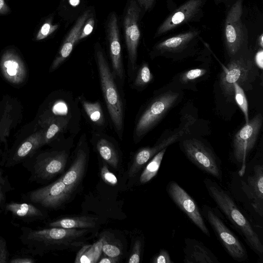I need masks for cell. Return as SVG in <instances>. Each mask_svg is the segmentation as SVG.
I'll return each instance as SVG.
<instances>
[{
  "label": "cell",
  "instance_id": "1",
  "mask_svg": "<svg viewBox=\"0 0 263 263\" xmlns=\"http://www.w3.org/2000/svg\"><path fill=\"white\" fill-rule=\"evenodd\" d=\"M206 191L218 210L242 236L251 250L263 261V244L255 227L242 212L230 192L215 180H203Z\"/></svg>",
  "mask_w": 263,
  "mask_h": 263
},
{
  "label": "cell",
  "instance_id": "2",
  "mask_svg": "<svg viewBox=\"0 0 263 263\" xmlns=\"http://www.w3.org/2000/svg\"><path fill=\"white\" fill-rule=\"evenodd\" d=\"M230 193L235 200L255 217H263V163L252 161L247 163L241 174L233 172Z\"/></svg>",
  "mask_w": 263,
  "mask_h": 263
},
{
  "label": "cell",
  "instance_id": "3",
  "mask_svg": "<svg viewBox=\"0 0 263 263\" xmlns=\"http://www.w3.org/2000/svg\"><path fill=\"white\" fill-rule=\"evenodd\" d=\"M21 241L34 254H42L50 251L79 247L88 234L87 229L51 227L34 230L22 228Z\"/></svg>",
  "mask_w": 263,
  "mask_h": 263
},
{
  "label": "cell",
  "instance_id": "4",
  "mask_svg": "<svg viewBox=\"0 0 263 263\" xmlns=\"http://www.w3.org/2000/svg\"><path fill=\"white\" fill-rule=\"evenodd\" d=\"M244 0H234L227 8L223 30L226 51L232 58L248 48L249 34L243 21Z\"/></svg>",
  "mask_w": 263,
  "mask_h": 263
},
{
  "label": "cell",
  "instance_id": "5",
  "mask_svg": "<svg viewBox=\"0 0 263 263\" xmlns=\"http://www.w3.org/2000/svg\"><path fill=\"white\" fill-rule=\"evenodd\" d=\"M96 60L101 86L111 120L116 130L121 133L123 127V108L122 100L103 52L96 51Z\"/></svg>",
  "mask_w": 263,
  "mask_h": 263
},
{
  "label": "cell",
  "instance_id": "6",
  "mask_svg": "<svg viewBox=\"0 0 263 263\" xmlns=\"http://www.w3.org/2000/svg\"><path fill=\"white\" fill-rule=\"evenodd\" d=\"M201 213L229 255L238 262L247 260L248 255L245 247L225 223L220 211L208 205H203Z\"/></svg>",
  "mask_w": 263,
  "mask_h": 263
},
{
  "label": "cell",
  "instance_id": "7",
  "mask_svg": "<svg viewBox=\"0 0 263 263\" xmlns=\"http://www.w3.org/2000/svg\"><path fill=\"white\" fill-rule=\"evenodd\" d=\"M181 148L187 159L199 170L222 180L221 162L211 147L197 139L189 138L183 141Z\"/></svg>",
  "mask_w": 263,
  "mask_h": 263
},
{
  "label": "cell",
  "instance_id": "8",
  "mask_svg": "<svg viewBox=\"0 0 263 263\" xmlns=\"http://www.w3.org/2000/svg\"><path fill=\"white\" fill-rule=\"evenodd\" d=\"M248 48L232 58L231 61L221 73L220 85L224 93L234 96L233 84L237 83L241 87L250 80L254 71V64L249 56Z\"/></svg>",
  "mask_w": 263,
  "mask_h": 263
},
{
  "label": "cell",
  "instance_id": "9",
  "mask_svg": "<svg viewBox=\"0 0 263 263\" xmlns=\"http://www.w3.org/2000/svg\"><path fill=\"white\" fill-rule=\"evenodd\" d=\"M262 122V116L259 114L246 123L234 137L232 160L237 165V173L243 172L249 153L254 147Z\"/></svg>",
  "mask_w": 263,
  "mask_h": 263
},
{
  "label": "cell",
  "instance_id": "10",
  "mask_svg": "<svg viewBox=\"0 0 263 263\" xmlns=\"http://www.w3.org/2000/svg\"><path fill=\"white\" fill-rule=\"evenodd\" d=\"M179 93L169 90L155 98L140 117L135 127L136 138L140 139L149 132L173 107Z\"/></svg>",
  "mask_w": 263,
  "mask_h": 263
},
{
  "label": "cell",
  "instance_id": "11",
  "mask_svg": "<svg viewBox=\"0 0 263 263\" xmlns=\"http://www.w3.org/2000/svg\"><path fill=\"white\" fill-rule=\"evenodd\" d=\"M206 0H187L171 13L157 29L155 37H159L175 28L191 22L200 21L203 15Z\"/></svg>",
  "mask_w": 263,
  "mask_h": 263
},
{
  "label": "cell",
  "instance_id": "12",
  "mask_svg": "<svg viewBox=\"0 0 263 263\" xmlns=\"http://www.w3.org/2000/svg\"><path fill=\"white\" fill-rule=\"evenodd\" d=\"M166 192L176 205L206 236L210 237L201 211L194 199L178 183L171 181L166 185Z\"/></svg>",
  "mask_w": 263,
  "mask_h": 263
},
{
  "label": "cell",
  "instance_id": "13",
  "mask_svg": "<svg viewBox=\"0 0 263 263\" xmlns=\"http://www.w3.org/2000/svg\"><path fill=\"white\" fill-rule=\"evenodd\" d=\"M67 154L64 151H52L39 154L31 166L33 180H48L62 173L66 166Z\"/></svg>",
  "mask_w": 263,
  "mask_h": 263
},
{
  "label": "cell",
  "instance_id": "14",
  "mask_svg": "<svg viewBox=\"0 0 263 263\" xmlns=\"http://www.w3.org/2000/svg\"><path fill=\"white\" fill-rule=\"evenodd\" d=\"M0 72L4 79L13 85L23 84L28 76L25 63L12 46L6 48L0 57Z\"/></svg>",
  "mask_w": 263,
  "mask_h": 263
},
{
  "label": "cell",
  "instance_id": "15",
  "mask_svg": "<svg viewBox=\"0 0 263 263\" xmlns=\"http://www.w3.org/2000/svg\"><path fill=\"white\" fill-rule=\"evenodd\" d=\"M200 33V31L197 29H191L181 32L157 43L154 48V51L160 55L181 53L197 45Z\"/></svg>",
  "mask_w": 263,
  "mask_h": 263
},
{
  "label": "cell",
  "instance_id": "16",
  "mask_svg": "<svg viewBox=\"0 0 263 263\" xmlns=\"http://www.w3.org/2000/svg\"><path fill=\"white\" fill-rule=\"evenodd\" d=\"M71 192L60 178L51 184L31 192L29 198L33 202L43 206L55 208L62 204Z\"/></svg>",
  "mask_w": 263,
  "mask_h": 263
},
{
  "label": "cell",
  "instance_id": "17",
  "mask_svg": "<svg viewBox=\"0 0 263 263\" xmlns=\"http://www.w3.org/2000/svg\"><path fill=\"white\" fill-rule=\"evenodd\" d=\"M140 9L135 0H131L124 18V29L128 58L134 67L137 60V47L140 38L138 25Z\"/></svg>",
  "mask_w": 263,
  "mask_h": 263
},
{
  "label": "cell",
  "instance_id": "18",
  "mask_svg": "<svg viewBox=\"0 0 263 263\" xmlns=\"http://www.w3.org/2000/svg\"><path fill=\"white\" fill-rule=\"evenodd\" d=\"M44 145V130L41 128L23 140L10 152L6 159V166H12L34 154Z\"/></svg>",
  "mask_w": 263,
  "mask_h": 263
},
{
  "label": "cell",
  "instance_id": "19",
  "mask_svg": "<svg viewBox=\"0 0 263 263\" xmlns=\"http://www.w3.org/2000/svg\"><path fill=\"white\" fill-rule=\"evenodd\" d=\"M183 129L176 131L161 139L152 147H145L139 150L134 157L128 172L129 176H135L157 153L181 139L184 133Z\"/></svg>",
  "mask_w": 263,
  "mask_h": 263
},
{
  "label": "cell",
  "instance_id": "20",
  "mask_svg": "<svg viewBox=\"0 0 263 263\" xmlns=\"http://www.w3.org/2000/svg\"><path fill=\"white\" fill-rule=\"evenodd\" d=\"M18 105L16 101L9 97H4L0 104V142L5 145V152H8L7 139L10 132L21 117Z\"/></svg>",
  "mask_w": 263,
  "mask_h": 263
},
{
  "label": "cell",
  "instance_id": "21",
  "mask_svg": "<svg viewBox=\"0 0 263 263\" xmlns=\"http://www.w3.org/2000/svg\"><path fill=\"white\" fill-rule=\"evenodd\" d=\"M107 33L112 66L116 75L122 79L123 76V69L121 47L117 18L114 13L111 14L108 21Z\"/></svg>",
  "mask_w": 263,
  "mask_h": 263
},
{
  "label": "cell",
  "instance_id": "22",
  "mask_svg": "<svg viewBox=\"0 0 263 263\" xmlns=\"http://www.w3.org/2000/svg\"><path fill=\"white\" fill-rule=\"evenodd\" d=\"M183 253L184 263H220L210 249L195 238L184 239Z\"/></svg>",
  "mask_w": 263,
  "mask_h": 263
},
{
  "label": "cell",
  "instance_id": "23",
  "mask_svg": "<svg viewBox=\"0 0 263 263\" xmlns=\"http://www.w3.org/2000/svg\"><path fill=\"white\" fill-rule=\"evenodd\" d=\"M89 10L84 12L77 20L64 41L61 48L50 67V72L55 70L69 57L73 46L78 41L81 30L87 21Z\"/></svg>",
  "mask_w": 263,
  "mask_h": 263
},
{
  "label": "cell",
  "instance_id": "24",
  "mask_svg": "<svg viewBox=\"0 0 263 263\" xmlns=\"http://www.w3.org/2000/svg\"><path fill=\"white\" fill-rule=\"evenodd\" d=\"M87 156L83 149H80L72 164L61 177L66 186L72 191L80 183L86 164Z\"/></svg>",
  "mask_w": 263,
  "mask_h": 263
},
{
  "label": "cell",
  "instance_id": "25",
  "mask_svg": "<svg viewBox=\"0 0 263 263\" xmlns=\"http://www.w3.org/2000/svg\"><path fill=\"white\" fill-rule=\"evenodd\" d=\"M68 119L61 116H49L43 118L39 124L44 130V145L50 143L67 126Z\"/></svg>",
  "mask_w": 263,
  "mask_h": 263
},
{
  "label": "cell",
  "instance_id": "26",
  "mask_svg": "<svg viewBox=\"0 0 263 263\" xmlns=\"http://www.w3.org/2000/svg\"><path fill=\"white\" fill-rule=\"evenodd\" d=\"M96 224L92 218L82 216L59 219L50 222L49 226L66 229H89L95 227Z\"/></svg>",
  "mask_w": 263,
  "mask_h": 263
},
{
  "label": "cell",
  "instance_id": "27",
  "mask_svg": "<svg viewBox=\"0 0 263 263\" xmlns=\"http://www.w3.org/2000/svg\"><path fill=\"white\" fill-rule=\"evenodd\" d=\"M6 209L14 215L21 218H36L43 216L42 212L31 204L11 202L6 206Z\"/></svg>",
  "mask_w": 263,
  "mask_h": 263
},
{
  "label": "cell",
  "instance_id": "28",
  "mask_svg": "<svg viewBox=\"0 0 263 263\" xmlns=\"http://www.w3.org/2000/svg\"><path fill=\"white\" fill-rule=\"evenodd\" d=\"M166 149L165 148L161 150L149 161L140 176L139 180L141 184L149 182L156 176Z\"/></svg>",
  "mask_w": 263,
  "mask_h": 263
},
{
  "label": "cell",
  "instance_id": "29",
  "mask_svg": "<svg viewBox=\"0 0 263 263\" xmlns=\"http://www.w3.org/2000/svg\"><path fill=\"white\" fill-rule=\"evenodd\" d=\"M97 150L101 157L110 166L117 168L119 157L112 144L107 140L101 138L97 143Z\"/></svg>",
  "mask_w": 263,
  "mask_h": 263
},
{
  "label": "cell",
  "instance_id": "30",
  "mask_svg": "<svg viewBox=\"0 0 263 263\" xmlns=\"http://www.w3.org/2000/svg\"><path fill=\"white\" fill-rule=\"evenodd\" d=\"M103 239L92 246H85L78 253L76 262H96L102 250Z\"/></svg>",
  "mask_w": 263,
  "mask_h": 263
},
{
  "label": "cell",
  "instance_id": "31",
  "mask_svg": "<svg viewBox=\"0 0 263 263\" xmlns=\"http://www.w3.org/2000/svg\"><path fill=\"white\" fill-rule=\"evenodd\" d=\"M83 108L90 120L98 125H101L104 121L101 106L99 102L93 103L86 100L82 102Z\"/></svg>",
  "mask_w": 263,
  "mask_h": 263
},
{
  "label": "cell",
  "instance_id": "32",
  "mask_svg": "<svg viewBox=\"0 0 263 263\" xmlns=\"http://www.w3.org/2000/svg\"><path fill=\"white\" fill-rule=\"evenodd\" d=\"M234 96L235 101L243 113L246 123H248V104L243 88L237 83L233 84Z\"/></svg>",
  "mask_w": 263,
  "mask_h": 263
},
{
  "label": "cell",
  "instance_id": "33",
  "mask_svg": "<svg viewBox=\"0 0 263 263\" xmlns=\"http://www.w3.org/2000/svg\"><path fill=\"white\" fill-rule=\"evenodd\" d=\"M58 24H53L51 18L46 20L34 34L33 40L35 41L43 40L53 33L58 28Z\"/></svg>",
  "mask_w": 263,
  "mask_h": 263
},
{
  "label": "cell",
  "instance_id": "34",
  "mask_svg": "<svg viewBox=\"0 0 263 263\" xmlns=\"http://www.w3.org/2000/svg\"><path fill=\"white\" fill-rule=\"evenodd\" d=\"M153 78L147 63L141 66L135 81V84L138 87H143L151 82Z\"/></svg>",
  "mask_w": 263,
  "mask_h": 263
},
{
  "label": "cell",
  "instance_id": "35",
  "mask_svg": "<svg viewBox=\"0 0 263 263\" xmlns=\"http://www.w3.org/2000/svg\"><path fill=\"white\" fill-rule=\"evenodd\" d=\"M206 72V70L202 68L191 69L185 72L181 75V80L183 82H187L203 76Z\"/></svg>",
  "mask_w": 263,
  "mask_h": 263
},
{
  "label": "cell",
  "instance_id": "36",
  "mask_svg": "<svg viewBox=\"0 0 263 263\" xmlns=\"http://www.w3.org/2000/svg\"><path fill=\"white\" fill-rule=\"evenodd\" d=\"M102 251L104 253L109 257H117L121 254V250L117 246L108 243L103 240Z\"/></svg>",
  "mask_w": 263,
  "mask_h": 263
},
{
  "label": "cell",
  "instance_id": "37",
  "mask_svg": "<svg viewBox=\"0 0 263 263\" xmlns=\"http://www.w3.org/2000/svg\"><path fill=\"white\" fill-rule=\"evenodd\" d=\"M101 175L103 180L107 184L115 185L118 183L116 176L110 172L105 164H103L101 170Z\"/></svg>",
  "mask_w": 263,
  "mask_h": 263
},
{
  "label": "cell",
  "instance_id": "38",
  "mask_svg": "<svg viewBox=\"0 0 263 263\" xmlns=\"http://www.w3.org/2000/svg\"><path fill=\"white\" fill-rule=\"evenodd\" d=\"M141 253V242L137 240L133 246L131 255L129 258L128 263H139L140 260Z\"/></svg>",
  "mask_w": 263,
  "mask_h": 263
},
{
  "label": "cell",
  "instance_id": "39",
  "mask_svg": "<svg viewBox=\"0 0 263 263\" xmlns=\"http://www.w3.org/2000/svg\"><path fill=\"white\" fill-rule=\"evenodd\" d=\"M153 263H174L171 260L170 255L165 249H161L153 258Z\"/></svg>",
  "mask_w": 263,
  "mask_h": 263
},
{
  "label": "cell",
  "instance_id": "40",
  "mask_svg": "<svg viewBox=\"0 0 263 263\" xmlns=\"http://www.w3.org/2000/svg\"><path fill=\"white\" fill-rule=\"evenodd\" d=\"M94 24L95 21L93 17H91L87 20L81 30L78 41L86 37L91 33L93 29Z\"/></svg>",
  "mask_w": 263,
  "mask_h": 263
},
{
  "label": "cell",
  "instance_id": "41",
  "mask_svg": "<svg viewBox=\"0 0 263 263\" xmlns=\"http://www.w3.org/2000/svg\"><path fill=\"white\" fill-rule=\"evenodd\" d=\"M9 253L5 239L0 236V263H7L9 261Z\"/></svg>",
  "mask_w": 263,
  "mask_h": 263
},
{
  "label": "cell",
  "instance_id": "42",
  "mask_svg": "<svg viewBox=\"0 0 263 263\" xmlns=\"http://www.w3.org/2000/svg\"><path fill=\"white\" fill-rule=\"evenodd\" d=\"M254 63L260 69L263 68V50L259 48L254 56Z\"/></svg>",
  "mask_w": 263,
  "mask_h": 263
},
{
  "label": "cell",
  "instance_id": "43",
  "mask_svg": "<svg viewBox=\"0 0 263 263\" xmlns=\"http://www.w3.org/2000/svg\"><path fill=\"white\" fill-rule=\"evenodd\" d=\"M156 0H138L140 6L145 10H150L154 4Z\"/></svg>",
  "mask_w": 263,
  "mask_h": 263
},
{
  "label": "cell",
  "instance_id": "44",
  "mask_svg": "<svg viewBox=\"0 0 263 263\" xmlns=\"http://www.w3.org/2000/svg\"><path fill=\"white\" fill-rule=\"evenodd\" d=\"M11 9L5 0H0V15H7L11 12Z\"/></svg>",
  "mask_w": 263,
  "mask_h": 263
},
{
  "label": "cell",
  "instance_id": "45",
  "mask_svg": "<svg viewBox=\"0 0 263 263\" xmlns=\"http://www.w3.org/2000/svg\"><path fill=\"white\" fill-rule=\"evenodd\" d=\"M11 263H32L34 261L31 258L28 257H18L11 259Z\"/></svg>",
  "mask_w": 263,
  "mask_h": 263
},
{
  "label": "cell",
  "instance_id": "46",
  "mask_svg": "<svg viewBox=\"0 0 263 263\" xmlns=\"http://www.w3.org/2000/svg\"><path fill=\"white\" fill-rule=\"evenodd\" d=\"M119 260V257H105L101 258L98 261L99 263H116Z\"/></svg>",
  "mask_w": 263,
  "mask_h": 263
},
{
  "label": "cell",
  "instance_id": "47",
  "mask_svg": "<svg viewBox=\"0 0 263 263\" xmlns=\"http://www.w3.org/2000/svg\"><path fill=\"white\" fill-rule=\"evenodd\" d=\"M4 185V180L2 176V173L0 171V206L4 198L3 186Z\"/></svg>",
  "mask_w": 263,
  "mask_h": 263
},
{
  "label": "cell",
  "instance_id": "48",
  "mask_svg": "<svg viewBox=\"0 0 263 263\" xmlns=\"http://www.w3.org/2000/svg\"><path fill=\"white\" fill-rule=\"evenodd\" d=\"M215 4L217 5L223 4L226 8H227L234 0H213Z\"/></svg>",
  "mask_w": 263,
  "mask_h": 263
},
{
  "label": "cell",
  "instance_id": "49",
  "mask_svg": "<svg viewBox=\"0 0 263 263\" xmlns=\"http://www.w3.org/2000/svg\"><path fill=\"white\" fill-rule=\"evenodd\" d=\"M257 43L259 48H263V34L262 33H260L257 37Z\"/></svg>",
  "mask_w": 263,
  "mask_h": 263
},
{
  "label": "cell",
  "instance_id": "50",
  "mask_svg": "<svg viewBox=\"0 0 263 263\" xmlns=\"http://www.w3.org/2000/svg\"><path fill=\"white\" fill-rule=\"evenodd\" d=\"M69 3L72 6H76L79 5L80 0H69Z\"/></svg>",
  "mask_w": 263,
  "mask_h": 263
},
{
  "label": "cell",
  "instance_id": "51",
  "mask_svg": "<svg viewBox=\"0 0 263 263\" xmlns=\"http://www.w3.org/2000/svg\"><path fill=\"white\" fill-rule=\"evenodd\" d=\"M4 156L3 153L2 152V150L1 148V144H0V156Z\"/></svg>",
  "mask_w": 263,
  "mask_h": 263
}]
</instances>
